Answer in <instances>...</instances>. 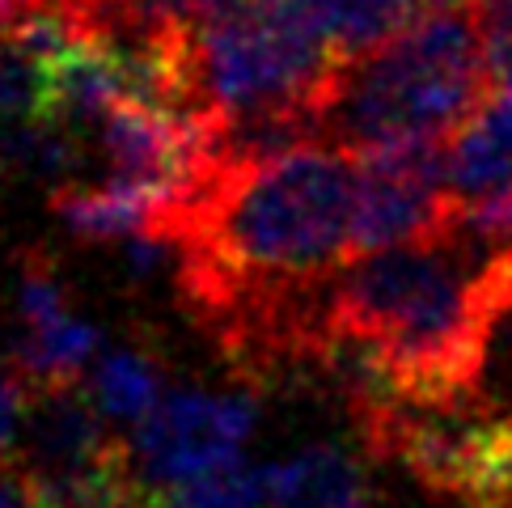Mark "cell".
I'll return each instance as SVG.
<instances>
[{"label": "cell", "instance_id": "9", "mask_svg": "<svg viewBox=\"0 0 512 508\" xmlns=\"http://www.w3.org/2000/svg\"><path fill=\"white\" fill-rule=\"evenodd\" d=\"M263 504H267V466H250V462L221 466L204 479L161 492V508H263Z\"/></svg>", "mask_w": 512, "mask_h": 508}, {"label": "cell", "instance_id": "15", "mask_svg": "<svg viewBox=\"0 0 512 508\" xmlns=\"http://www.w3.org/2000/svg\"><path fill=\"white\" fill-rule=\"evenodd\" d=\"M457 5H474V0H415L419 13H436V9H457Z\"/></svg>", "mask_w": 512, "mask_h": 508}, {"label": "cell", "instance_id": "11", "mask_svg": "<svg viewBox=\"0 0 512 508\" xmlns=\"http://www.w3.org/2000/svg\"><path fill=\"white\" fill-rule=\"evenodd\" d=\"M26 411H30V386L17 369L0 373V458H13L17 432L26 428Z\"/></svg>", "mask_w": 512, "mask_h": 508}, {"label": "cell", "instance_id": "3", "mask_svg": "<svg viewBox=\"0 0 512 508\" xmlns=\"http://www.w3.org/2000/svg\"><path fill=\"white\" fill-rule=\"evenodd\" d=\"M453 229L449 140H411L356 157L352 254L436 242Z\"/></svg>", "mask_w": 512, "mask_h": 508}, {"label": "cell", "instance_id": "1", "mask_svg": "<svg viewBox=\"0 0 512 508\" xmlns=\"http://www.w3.org/2000/svg\"><path fill=\"white\" fill-rule=\"evenodd\" d=\"M487 77L474 5L424 13L390 43L331 72L309 111L314 140L347 153L449 140L483 102Z\"/></svg>", "mask_w": 512, "mask_h": 508}, {"label": "cell", "instance_id": "2", "mask_svg": "<svg viewBox=\"0 0 512 508\" xmlns=\"http://www.w3.org/2000/svg\"><path fill=\"white\" fill-rule=\"evenodd\" d=\"M335 68V47L267 0H204L182 30L178 115L199 127L309 115Z\"/></svg>", "mask_w": 512, "mask_h": 508}, {"label": "cell", "instance_id": "6", "mask_svg": "<svg viewBox=\"0 0 512 508\" xmlns=\"http://www.w3.org/2000/svg\"><path fill=\"white\" fill-rule=\"evenodd\" d=\"M17 318H22V339H17L13 369L30 386V394L51 386H72L102 343L94 322H85L77 310H68L64 280L43 250L22 254Z\"/></svg>", "mask_w": 512, "mask_h": 508}, {"label": "cell", "instance_id": "10", "mask_svg": "<svg viewBox=\"0 0 512 508\" xmlns=\"http://www.w3.org/2000/svg\"><path fill=\"white\" fill-rule=\"evenodd\" d=\"M487 51V72L496 85H512V0H474Z\"/></svg>", "mask_w": 512, "mask_h": 508}, {"label": "cell", "instance_id": "7", "mask_svg": "<svg viewBox=\"0 0 512 508\" xmlns=\"http://www.w3.org/2000/svg\"><path fill=\"white\" fill-rule=\"evenodd\" d=\"M271 508H369L373 483L356 453L339 445H309L267 466Z\"/></svg>", "mask_w": 512, "mask_h": 508}, {"label": "cell", "instance_id": "13", "mask_svg": "<svg viewBox=\"0 0 512 508\" xmlns=\"http://www.w3.org/2000/svg\"><path fill=\"white\" fill-rule=\"evenodd\" d=\"M39 0H0V26H9V22H17L22 13H30Z\"/></svg>", "mask_w": 512, "mask_h": 508}, {"label": "cell", "instance_id": "12", "mask_svg": "<svg viewBox=\"0 0 512 508\" xmlns=\"http://www.w3.org/2000/svg\"><path fill=\"white\" fill-rule=\"evenodd\" d=\"M0 508H47L22 458H0Z\"/></svg>", "mask_w": 512, "mask_h": 508}, {"label": "cell", "instance_id": "5", "mask_svg": "<svg viewBox=\"0 0 512 508\" xmlns=\"http://www.w3.org/2000/svg\"><path fill=\"white\" fill-rule=\"evenodd\" d=\"M457 229L483 246H512V85H496L449 140Z\"/></svg>", "mask_w": 512, "mask_h": 508}, {"label": "cell", "instance_id": "16", "mask_svg": "<svg viewBox=\"0 0 512 508\" xmlns=\"http://www.w3.org/2000/svg\"><path fill=\"white\" fill-rule=\"evenodd\" d=\"M136 508H161V500H153V504H136Z\"/></svg>", "mask_w": 512, "mask_h": 508}, {"label": "cell", "instance_id": "14", "mask_svg": "<svg viewBox=\"0 0 512 508\" xmlns=\"http://www.w3.org/2000/svg\"><path fill=\"white\" fill-rule=\"evenodd\" d=\"M466 508H512V492H496V496H474V500H466Z\"/></svg>", "mask_w": 512, "mask_h": 508}, {"label": "cell", "instance_id": "4", "mask_svg": "<svg viewBox=\"0 0 512 508\" xmlns=\"http://www.w3.org/2000/svg\"><path fill=\"white\" fill-rule=\"evenodd\" d=\"M259 424V403L250 394L174 390L132 432V453L153 492L204 479L212 470L242 462V445Z\"/></svg>", "mask_w": 512, "mask_h": 508}, {"label": "cell", "instance_id": "8", "mask_svg": "<svg viewBox=\"0 0 512 508\" xmlns=\"http://www.w3.org/2000/svg\"><path fill=\"white\" fill-rule=\"evenodd\" d=\"M161 398V365L144 348H115L94 365V403L111 424H144Z\"/></svg>", "mask_w": 512, "mask_h": 508}]
</instances>
